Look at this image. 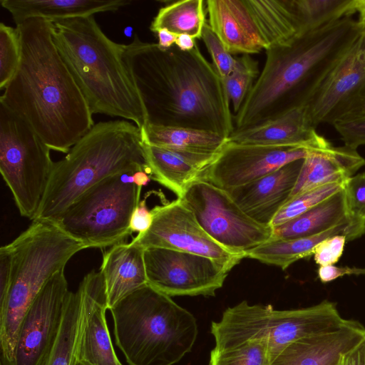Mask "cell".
I'll use <instances>...</instances> for the list:
<instances>
[{
    "label": "cell",
    "instance_id": "11",
    "mask_svg": "<svg viewBox=\"0 0 365 365\" xmlns=\"http://www.w3.org/2000/svg\"><path fill=\"white\" fill-rule=\"evenodd\" d=\"M51 148L0 101V171L21 216L34 220L54 162Z\"/></svg>",
    "mask_w": 365,
    "mask_h": 365
},
{
    "label": "cell",
    "instance_id": "40",
    "mask_svg": "<svg viewBox=\"0 0 365 365\" xmlns=\"http://www.w3.org/2000/svg\"><path fill=\"white\" fill-rule=\"evenodd\" d=\"M12 271V256L8 245L2 246L0 249V305L7 297Z\"/></svg>",
    "mask_w": 365,
    "mask_h": 365
},
{
    "label": "cell",
    "instance_id": "12",
    "mask_svg": "<svg viewBox=\"0 0 365 365\" xmlns=\"http://www.w3.org/2000/svg\"><path fill=\"white\" fill-rule=\"evenodd\" d=\"M202 228L230 252L245 254L272 235V227L257 223L247 216L229 192L205 180L192 183L182 198Z\"/></svg>",
    "mask_w": 365,
    "mask_h": 365
},
{
    "label": "cell",
    "instance_id": "24",
    "mask_svg": "<svg viewBox=\"0 0 365 365\" xmlns=\"http://www.w3.org/2000/svg\"><path fill=\"white\" fill-rule=\"evenodd\" d=\"M144 250L132 242H123L103 253L99 271L105 282L108 309L148 284Z\"/></svg>",
    "mask_w": 365,
    "mask_h": 365
},
{
    "label": "cell",
    "instance_id": "23",
    "mask_svg": "<svg viewBox=\"0 0 365 365\" xmlns=\"http://www.w3.org/2000/svg\"><path fill=\"white\" fill-rule=\"evenodd\" d=\"M364 165L365 159L356 150L345 145L334 147L329 142L310 149L289 199L326 184L345 181Z\"/></svg>",
    "mask_w": 365,
    "mask_h": 365
},
{
    "label": "cell",
    "instance_id": "43",
    "mask_svg": "<svg viewBox=\"0 0 365 365\" xmlns=\"http://www.w3.org/2000/svg\"><path fill=\"white\" fill-rule=\"evenodd\" d=\"M336 365H365V338L341 354Z\"/></svg>",
    "mask_w": 365,
    "mask_h": 365
},
{
    "label": "cell",
    "instance_id": "17",
    "mask_svg": "<svg viewBox=\"0 0 365 365\" xmlns=\"http://www.w3.org/2000/svg\"><path fill=\"white\" fill-rule=\"evenodd\" d=\"M80 298L75 346L76 361L82 365H123L110 335L105 282L100 271L84 276L77 289Z\"/></svg>",
    "mask_w": 365,
    "mask_h": 365
},
{
    "label": "cell",
    "instance_id": "34",
    "mask_svg": "<svg viewBox=\"0 0 365 365\" xmlns=\"http://www.w3.org/2000/svg\"><path fill=\"white\" fill-rule=\"evenodd\" d=\"M259 75L257 61L250 55L244 54L237 58L235 71L222 79L235 115L240 110Z\"/></svg>",
    "mask_w": 365,
    "mask_h": 365
},
{
    "label": "cell",
    "instance_id": "37",
    "mask_svg": "<svg viewBox=\"0 0 365 365\" xmlns=\"http://www.w3.org/2000/svg\"><path fill=\"white\" fill-rule=\"evenodd\" d=\"M201 39L212 60V65L222 79L230 76L237 66V58H234L206 22L202 32Z\"/></svg>",
    "mask_w": 365,
    "mask_h": 365
},
{
    "label": "cell",
    "instance_id": "30",
    "mask_svg": "<svg viewBox=\"0 0 365 365\" xmlns=\"http://www.w3.org/2000/svg\"><path fill=\"white\" fill-rule=\"evenodd\" d=\"M301 34L357 13V0H292Z\"/></svg>",
    "mask_w": 365,
    "mask_h": 365
},
{
    "label": "cell",
    "instance_id": "4",
    "mask_svg": "<svg viewBox=\"0 0 365 365\" xmlns=\"http://www.w3.org/2000/svg\"><path fill=\"white\" fill-rule=\"evenodd\" d=\"M53 41L93 114L119 117L141 128L145 110L124 61L125 45L109 38L94 15L52 22Z\"/></svg>",
    "mask_w": 365,
    "mask_h": 365
},
{
    "label": "cell",
    "instance_id": "26",
    "mask_svg": "<svg viewBox=\"0 0 365 365\" xmlns=\"http://www.w3.org/2000/svg\"><path fill=\"white\" fill-rule=\"evenodd\" d=\"M133 3L130 0H1V6L16 25L29 19L51 22L115 11Z\"/></svg>",
    "mask_w": 365,
    "mask_h": 365
},
{
    "label": "cell",
    "instance_id": "3",
    "mask_svg": "<svg viewBox=\"0 0 365 365\" xmlns=\"http://www.w3.org/2000/svg\"><path fill=\"white\" fill-rule=\"evenodd\" d=\"M361 34L346 16L267 50L264 67L240 110L235 130L273 119L303 106L336 60Z\"/></svg>",
    "mask_w": 365,
    "mask_h": 365
},
{
    "label": "cell",
    "instance_id": "16",
    "mask_svg": "<svg viewBox=\"0 0 365 365\" xmlns=\"http://www.w3.org/2000/svg\"><path fill=\"white\" fill-rule=\"evenodd\" d=\"M309 150L242 145L227 141L215 161L203 172L200 180L229 191L289 163L304 159Z\"/></svg>",
    "mask_w": 365,
    "mask_h": 365
},
{
    "label": "cell",
    "instance_id": "31",
    "mask_svg": "<svg viewBox=\"0 0 365 365\" xmlns=\"http://www.w3.org/2000/svg\"><path fill=\"white\" fill-rule=\"evenodd\" d=\"M80 298L78 291L70 292L60 331L42 365H73L78 324Z\"/></svg>",
    "mask_w": 365,
    "mask_h": 365
},
{
    "label": "cell",
    "instance_id": "46",
    "mask_svg": "<svg viewBox=\"0 0 365 365\" xmlns=\"http://www.w3.org/2000/svg\"><path fill=\"white\" fill-rule=\"evenodd\" d=\"M151 179V176L148 173V169L138 170L132 173V180L134 184L138 187H143L148 185Z\"/></svg>",
    "mask_w": 365,
    "mask_h": 365
},
{
    "label": "cell",
    "instance_id": "28",
    "mask_svg": "<svg viewBox=\"0 0 365 365\" xmlns=\"http://www.w3.org/2000/svg\"><path fill=\"white\" fill-rule=\"evenodd\" d=\"M143 143L196 153L217 154L227 139L206 130L146 124L140 128Z\"/></svg>",
    "mask_w": 365,
    "mask_h": 365
},
{
    "label": "cell",
    "instance_id": "1",
    "mask_svg": "<svg viewBox=\"0 0 365 365\" xmlns=\"http://www.w3.org/2000/svg\"><path fill=\"white\" fill-rule=\"evenodd\" d=\"M124 61L143 104L146 124L193 128L228 138L234 116L222 78L200 52L163 50L137 34Z\"/></svg>",
    "mask_w": 365,
    "mask_h": 365
},
{
    "label": "cell",
    "instance_id": "38",
    "mask_svg": "<svg viewBox=\"0 0 365 365\" xmlns=\"http://www.w3.org/2000/svg\"><path fill=\"white\" fill-rule=\"evenodd\" d=\"M344 191L349 216L365 222V170L349 178Z\"/></svg>",
    "mask_w": 365,
    "mask_h": 365
},
{
    "label": "cell",
    "instance_id": "33",
    "mask_svg": "<svg viewBox=\"0 0 365 365\" xmlns=\"http://www.w3.org/2000/svg\"><path fill=\"white\" fill-rule=\"evenodd\" d=\"M272 356L265 340H250L210 352L209 365H270Z\"/></svg>",
    "mask_w": 365,
    "mask_h": 365
},
{
    "label": "cell",
    "instance_id": "27",
    "mask_svg": "<svg viewBox=\"0 0 365 365\" xmlns=\"http://www.w3.org/2000/svg\"><path fill=\"white\" fill-rule=\"evenodd\" d=\"M344 188L302 215L272 227V240H292L324 232L352 219Z\"/></svg>",
    "mask_w": 365,
    "mask_h": 365
},
{
    "label": "cell",
    "instance_id": "19",
    "mask_svg": "<svg viewBox=\"0 0 365 365\" xmlns=\"http://www.w3.org/2000/svg\"><path fill=\"white\" fill-rule=\"evenodd\" d=\"M304 159L227 191L241 210L259 224L271 226L297 182Z\"/></svg>",
    "mask_w": 365,
    "mask_h": 365
},
{
    "label": "cell",
    "instance_id": "44",
    "mask_svg": "<svg viewBox=\"0 0 365 365\" xmlns=\"http://www.w3.org/2000/svg\"><path fill=\"white\" fill-rule=\"evenodd\" d=\"M158 46L163 50H167L175 46L177 36L167 29H160L157 33Z\"/></svg>",
    "mask_w": 365,
    "mask_h": 365
},
{
    "label": "cell",
    "instance_id": "14",
    "mask_svg": "<svg viewBox=\"0 0 365 365\" xmlns=\"http://www.w3.org/2000/svg\"><path fill=\"white\" fill-rule=\"evenodd\" d=\"M148 231L137 235L130 242L145 250L165 248L209 257L230 270L243 257L221 246L202 228L192 210L180 198L156 205Z\"/></svg>",
    "mask_w": 365,
    "mask_h": 365
},
{
    "label": "cell",
    "instance_id": "20",
    "mask_svg": "<svg viewBox=\"0 0 365 365\" xmlns=\"http://www.w3.org/2000/svg\"><path fill=\"white\" fill-rule=\"evenodd\" d=\"M228 142L273 147L321 148L329 142L318 134L304 105L257 125L234 130Z\"/></svg>",
    "mask_w": 365,
    "mask_h": 365
},
{
    "label": "cell",
    "instance_id": "42",
    "mask_svg": "<svg viewBox=\"0 0 365 365\" xmlns=\"http://www.w3.org/2000/svg\"><path fill=\"white\" fill-rule=\"evenodd\" d=\"M346 274H365V268L327 265L320 266L317 270L318 278L323 283L331 282Z\"/></svg>",
    "mask_w": 365,
    "mask_h": 365
},
{
    "label": "cell",
    "instance_id": "50",
    "mask_svg": "<svg viewBox=\"0 0 365 365\" xmlns=\"http://www.w3.org/2000/svg\"><path fill=\"white\" fill-rule=\"evenodd\" d=\"M73 365H82V364H81L78 363V362L76 361V362H75V364H74Z\"/></svg>",
    "mask_w": 365,
    "mask_h": 365
},
{
    "label": "cell",
    "instance_id": "18",
    "mask_svg": "<svg viewBox=\"0 0 365 365\" xmlns=\"http://www.w3.org/2000/svg\"><path fill=\"white\" fill-rule=\"evenodd\" d=\"M364 86L365 36L361 32L331 65L304 104L314 126L331 124Z\"/></svg>",
    "mask_w": 365,
    "mask_h": 365
},
{
    "label": "cell",
    "instance_id": "7",
    "mask_svg": "<svg viewBox=\"0 0 365 365\" xmlns=\"http://www.w3.org/2000/svg\"><path fill=\"white\" fill-rule=\"evenodd\" d=\"M7 245L12 271L6 299L0 305V345L1 359L10 364L18 331L29 307L48 279L86 247L55 223L40 220H34Z\"/></svg>",
    "mask_w": 365,
    "mask_h": 365
},
{
    "label": "cell",
    "instance_id": "15",
    "mask_svg": "<svg viewBox=\"0 0 365 365\" xmlns=\"http://www.w3.org/2000/svg\"><path fill=\"white\" fill-rule=\"evenodd\" d=\"M70 292L64 269L48 279L21 322L9 365L43 364L60 331Z\"/></svg>",
    "mask_w": 365,
    "mask_h": 365
},
{
    "label": "cell",
    "instance_id": "49",
    "mask_svg": "<svg viewBox=\"0 0 365 365\" xmlns=\"http://www.w3.org/2000/svg\"><path fill=\"white\" fill-rule=\"evenodd\" d=\"M1 365H8L3 360L1 359Z\"/></svg>",
    "mask_w": 365,
    "mask_h": 365
},
{
    "label": "cell",
    "instance_id": "2",
    "mask_svg": "<svg viewBox=\"0 0 365 365\" xmlns=\"http://www.w3.org/2000/svg\"><path fill=\"white\" fill-rule=\"evenodd\" d=\"M52 22L29 19L19 25L21 60L0 97L55 151L68 153L95 125L89 106L63 60Z\"/></svg>",
    "mask_w": 365,
    "mask_h": 365
},
{
    "label": "cell",
    "instance_id": "45",
    "mask_svg": "<svg viewBox=\"0 0 365 365\" xmlns=\"http://www.w3.org/2000/svg\"><path fill=\"white\" fill-rule=\"evenodd\" d=\"M196 45L195 38L187 34L178 35L175 44L182 51H192Z\"/></svg>",
    "mask_w": 365,
    "mask_h": 365
},
{
    "label": "cell",
    "instance_id": "5",
    "mask_svg": "<svg viewBox=\"0 0 365 365\" xmlns=\"http://www.w3.org/2000/svg\"><path fill=\"white\" fill-rule=\"evenodd\" d=\"M147 170L140 128L126 120L99 122L66 155L54 162L34 220L55 223L83 193L103 179Z\"/></svg>",
    "mask_w": 365,
    "mask_h": 365
},
{
    "label": "cell",
    "instance_id": "39",
    "mask_svg": "<svg viewBox=\"0 0 365 365\" xmlns=\"http://www.w3.org/2000/svg\"><path fill=\"white\" fill-rule=\"evenodd\" d=\"M347 237L343 235L329 237L314 250L313 256L315 262L320 266L334 265L341 257Z\"/></svg>",
    "mask_w": 365,
    "mask_h": 365
},
{
    "label": "cell",
    "instance_id": "48",
    "mask_svg": "<svg viewBox=\"0 0 365 365\" xmlns=\"http://www.w3.org/2000/svg\"><path fill=\"white\" fill-rule=\"evenodd\" d=\"M361 34L365 36V17L358 19Z\"/></svg>",
    "mask_w": 365,
    "mask_h": 365
},
{
    "label": "cell",
    "instance_id": "35",
    "mask_svg": "<svg viewBox=\"0 0 365 365\" xmlns=\"http://www.w3.org/2000/svg\"><path fill=\"white\" fill-rule=\"evenodd\" d=\"M345 181L326 184L289 199L273 219L271 226H279L314 207L342 190Z\"/></svg>",
    "mask_w": 365,
    "mask_h": 365
},
{
    "label": "cell",
    "instance_id": "13",
    "mask_svg": "<svg viewBox=\"0 0 365 365\" xmlns=\"http://www.w3.org/2000/svg\"><path fill=\"white\" fill-rule=\"evenodd\" d=\"M148 284L169 296H214L230 271L209 257L150 247L144 250Z\"/></svg>",
    "mask_w": 365,
    "mask_h": 365
},
{
    "label": "cell",
    "instance_id": "6",
    "mask_svg": "<svg viewBox=\"0 0 365 365\" xmlns=\"http://www.w3.org/2000/svg\"><path fill=\"white\" fill-rule=\"evenodd\" d=\"M109 310L115 344L128 365H174L197 339L192 314L148 284Z\"/></svg>",
    "mask_w": 365,
    "mask_h": 365
},
{
    "label": "cell",
    "instance_id": "21",
    "mask_svg": "<svg viewBox=\"0 0 365 365\" xmlns=\"http://www.w3.org/2000/svg\"><path fill=\"white\" fill-rule=\"evenodd\" d=\"M365 338V327L349 320L336 330L299 339L284 348L270 365H336L340 356Z\"/></svg>",
    "mask_w": 365,
    "mask_h": 365
},
{
    "label": "cell",
    "instance_id": "41",
    "mask_svg": "<svg viewBox=\"0 0 365 365\" xmlns=\"http://www.w3.org/2000/svg\"><path fill=\"white\" fill-rule=\"evenodd\" d=\"M153 222V213L149 210L145 199L140 200L134 210L130 221V230L131 233L143 234L150 227Z\"/></svg>",
    "mask_w": 365,
    "mask_h": 365
},
{
    "label": "cell",
    "instance_id": "47",
    "mask_svg": "<svg viewBox=\"0 0 365 365\" xmlns=\"http://www.w3.org/2000/svg\"><path fill=\"white\" fill-rule=\"evenodd\" d=\"M356 9L359 18L365 17V0H357Z\"/></svg>",
    "mask_w": 365,
    "mask_h": 365
},
{
    "label": "cell",
    "instance_id": "22",
    "mask_svg": "<svg viewBox=\"0 0 365 365\" xmlns=\"http://www.w3.org/2000/svg\"><path fill=\"white\" fill-rule=\"evenodd\" d=\"M143 150L151 178L182 198L187 188L200 180L217 154L196 153L148 145Z\"/></svg>",
    "mask_w": 365,
    "mask_h": 365
},
{
    "label": "cell",
    "instance_id": "32",
    "mask_svg": "<svg viewBox=\"0 0 365 365\" xmlns=\"http://www.w3.org/2000/svg\"><path fill=\"white\" fill-rule=\"evenodd\" d=\"M331 124L345 146L356 150L365 145V86L344 106Z\"/></svg>",
    "mask_w": 365,
    "mask_h": 365
},
{
    "label": "cell",
    "instance_id": "10",
    "mask_svg": "<svg viewBox=\"0 0 365 365\" xmlns=\"http://www.w3.org/2000/svg\"><path fill=\"white\" fill-rule=\"evenodd\" d=\"M132 173L100 181L77 199L55 224L86 249L124 242L132 235L130 221L142 190L133 183Z\"/></svg>",
    "mask_w": 365,
    "mask_h": 365
},
{
    "label": "cell",
    "instance_id": "36",
    "mask_svg": "<svg viewBox=\"0 0 365 365\" xmlns=\"http://www.w3.org/2000/svg\"><path fill=\"white\" fill-rule=\"evenodd\" d=\"M21 43L18 29L0 24V90H4L19 67Z\"/></svg>",
    "mask_w": 365,
    "mask_h": 365
},
{
    "label": "cell",
    "instance_id": "8",
    "mask_svg": "<svg viewBox=\"0 0 365 365\" xmlns=\"http://www.w3.org/2000/svg\"><path fill=\"white\" fill-rule=\"evenodd\" d=\"M344 319L336 304L324 300L309 307L277 310L271 305L250 304L247 301L229 307L218 322L211 324L215 349H224L250 340L268 342L272 361L292 342L312 335L336 330Z\"/></svg>",
    "mask_w": 365,
    "mask_h": 365
},
{
    "label": "cell",
    "instance_id": "29",
    "mask_svg": "<svg viewBox=\"0 0 365 365\" xmlns=\"http://www.w3.org/2000/svg\"><path fill=\"white\" fill-rule=\"evenodd\" d=\"M205 21L203 0H182L160 8L150 26L157 33L167 29L176 36L187 34L193 38H201Z\"/></svg>",
    "mask_w": 365,
    "mask_h": 365
},
{
    "label": "cell",
    "instance_id": "25",
    "mask_svg": "<svg viewBox=\"0 0 365 365\" xmlns=\"http://www.w3.org/2000/svg\"><path fill=\"white\" fill-rule=\"evenodd\" d=\"M365 234V222L352 218L324 232L292 240H272L247 252L245 257L257 259L284 270L294 262L313 255L318 244L336 235H343L348 241Z\"/></svg>",
    "mask_w": 365,
    "mask_h": 365
},
{
    "label": "cell",
    "instance_id": "9",
    "mask_svg": "<svg viewBox=\"0 0 365 365\" xmlns=\"http://www.w3.org/2000/svg\"><path fill=\"white\" fill-rule=\"evenodd\" d=\"M209 25L227 51L255 54L301 34L292 0H207Z\"/></svg>",
    "mask_w": 365,
    "mask_h": 365
}]
</instances>
